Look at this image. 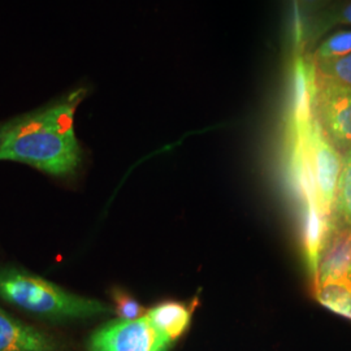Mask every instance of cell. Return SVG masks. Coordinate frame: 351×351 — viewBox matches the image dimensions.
Wrapping results in <instances>:
<instances>
[{
  "mask_svg": "<svg viewBox=\"0 0 351 351\" xmlns=\"http://www.w3.org/2000/svg\"><path fill=\"white\" fill-rule=\"evenodd\" d=\"M85 97V88H75L49 106L5 123L0 162L26 164L51 176L73 173L82 160L75 112Z\"/></svg>",
  "mask_w": 351,
  "mask_h": 351,
  "instance_id": "obj_1",
  "label": "cell"
},
{
  "mask_svg": "<svg viewBox=\"0 0 351 351\" xmlns=\"http://www.w3.org/2000/svg\"><path fill=\"white\" fill-rule=\"evenodd\" d=\"M0 298L49 320H82L111 313L106 303L68 291L23 269H0Z\"/></svg>",
  "mask_w": 351,
  "mask_h": 351,
  "instance_id": "obj_2",
  "label": "cell"
},
{
  "mask_svg": "<svg viewBox=\"0 0 351 351\" xmlns=\"http://www.w3.org/2000/svg\"><path fill=\"white\" fill-rule=\"evenodd\" d=\"M173 341L146 316L137 320L116 319L90 337L88 351H168Z\"/></svg>",
  "mask_w": 351,
  "mask_h": 351,
  "instance_id": "obj_3",
  "label": "cell"
},
{
  "mask_svg": "<svg viewBox=\"0 0 351 351\" xmlns=\"http://www.w3.org/2000/svg\"><path fill=\"white\" fill-rule=\"evenodd\" d=\"M314 114L337 150H351V86L317 73Z\"/></svg>",
  "mask_w": 351,
  "mask_h": 351,
  "instance_id": "obj_4",
  "label": "cell"
},
{
  "mask_svg": "<svg viewBox=\"0 0 351 351\" xmlns=\"http://www.w3.org/2000/svg\"><path fill=\"white\" fill-rule=\"evenodd\" d=\"M307 142L319 206L326 216L329 228L332 229L335 198L342 165V156L335 145L326 137L316 117L308 128Z\"/></svg>",
  "mask_w": 351,
  "mask_h": 351,
  "instance_id": "obj_5",
  "label": "cell"
},
{
  "mask_svg": "<svg viewBox=\"0 0 351 351\" xmlns=\"http://www.w3.org/2000/svg\"><path fill=\"white\" fill-rule=\"evenodd\" d=\"M351 278V228L333 226L322 251L314 285Z\"/></svg>",
  "mask_w": 351,
  "mask_h": 351,
  "instance_id": "obj_6",
  "label": "cell"
},
{
  "mask_svg": "<svg viewBox=\"0 0 351 351\" xmlns=\"http://www.w3.org/2000/svg\"><path fill=\"white\" fill-rule=\"evenodd\" d=\"M0 351H59V346L46 332L0 308Z\"/></svg>",
  "mask_w": 351,
  "mask_h": 351,
  "instance_id": "obj_7",
  "label": "cell"
},
{
  "mask_svg": "<svg viewBox=\"0 0 351 351\" xmlns=\"http://www.w3.org/2000/svg\"><path fill=\"white\" fill-rule=\"evenodd\" d=\"M339 26H351V0H335L307 23L303 29L302 50L311 49L326 33Z\"/></svg>",
  "mask_w": 351,
  "mask_h": 351,
  "instance_id": "obj_8",
  "label": "cell"
},
{
  "mask_svg": "<svg viewBox=\"0 0 351 351\" xmlns=\"http://www.w3.org/2000/svg\"><path fill=\"white\" fill-rule=\"evenodd\" d=\"M197 301L191 303L164 302L147 313L151 323L175 342L188 329Z\"/></svg>",
  "mask_w": 351,
  "mask_h": 351,
  "instance_id": "obj_9",
  "label": "cell"
},
{
  "mask_svg": "<svg viewBox=\"0 0 351 351\" xmlns=\"http://www.w3.org/2000/svg\"><path fill=\"white\" fill-rule=\"evenodd\" d=\"M315 297L324 307L351 319V278L316 284Z\"/></svg>",
  "mask_w": 351,
  "mask_h": 351,
  "instance_id": "obj_10",
  "label": "cell"
},
{
  "mask_svg": "<svg viewBox=\"0 0 351 351\" xmlns=\"http://www.w3.org/2000/svg\"><path fill=\"white\" fill-rule=\"evenodd\" d=\"M333 226L351 228V150L345 151L342 155L333 208Z\"/></svg>",
  "mask_w": 351,
  "mask_h": 351,
  "instance_id": "obj_11",
  "label": "cell"
},
{
  "mask_svg": "<svg viewBox=\"0 0 351 351\" xmlns=\"http://www.w3.org/2000/svg\"><path fill=\"white\" fill-rule=\"evenodd\" d=\"M351 53V29H339L324 38L311 53L315 63L335 60Z\"/></svg>",
  "mask_w": 351,
  "mask_h": 351,
  "instance_id": "obj_12",
  "label": "cell"
},
{
  "mask_svg": "<svg viewBox=\"0 0 351 351\" xmlns=\"http://www.w3.org/2000/svg\"><path fill=\"white\" fill-rule=\"evenodd\" d=\"M335 0H294L295 4V30H294V40H295V51L302 52V37L303 29L307 23L317 16L319 13L326 10Z\"/></svg>",
  "mask_w": 351,
  "mask_h": 351,
  "instance_id": "obj_13",
  "label": "cell"
},
{
  "mask_svg": "<svg viewBox=\"0 0 351 351\" xmlns=\"http://www.w3.org/2000/svg\"><path fill=\"white\" fill-rule=\"evenodd\" d=\"M112 300L114 303V311L119 319L137 320L146 316L149 313V310H146L138 301L132 298L121 289H113Z\"/></svg>",
  "mask_w": 351,
  "mask_h": 351,
  "instance_id": "obj_14",
  "label": "cell"
},
{
  "mask_svg": "<svg viewBox=\"0 0 351 351\" xmlns=\"http://www.w3.org/2000/svg\"><path fill=\"white\" fill-rule=\"evenodd\" d=\"M319 75L351 86V53L335 60L315 63Z\"/></svg>",
  "mask_w": 351,
  "mask_h": 351,
  "instance_id": "obj_15",
  "label": "cell"
},
{
  "mask_svg": "<svg viewBox=\"0 0 351 351\" xmlns=\"http://www.w3.org/2000/svg\"><path fill=\"white\" fill-rule=\"evenodd\" d=\"M3 129H4V124H0V137H1V133H3Z\"/></svg>",
  "mask_w": 351,
  "mask_h": 351,
  "instance_id": "obj_16",
  "label": "cell"
}]
</instances>
